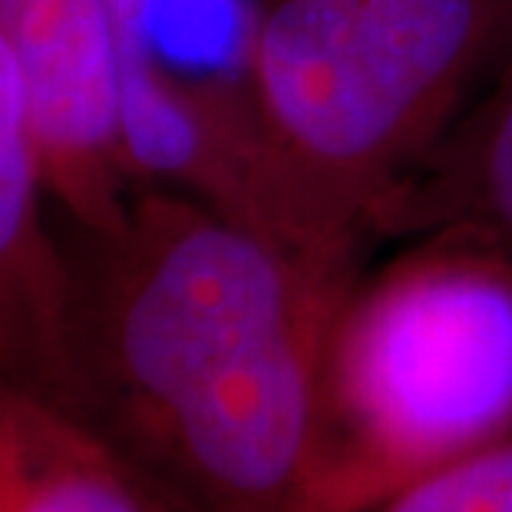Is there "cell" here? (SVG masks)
Returning a JSON list of instances; mask_svg holds the SVG:
<instances>
[{
	"label": "cell",
	"mask_w": 512,
	"mask_h": 512,
	"mask_svg": "<svg viewBox=\"0 0 512 512\" xmlns=\"http://www.w3.org/2000/svg\"><path fill=\"white\" fill-rule=\"evenodd\" d=\"M367 512H512V433L413 479Z\"/></svg>",
	"instance_id": "obj_8"
},
{
	"label": "cell",
	"mask_w": 512,
	"mask_h": 512,
	"mask_svg": "<svg viewBox=\"0 0 512 512\" xmlns=\"http://www.w3.org/2000/svg\"><path fill=\"white\" fill-rule=\"evenodd\" d=\"M479 199L512 252V83L496 100L479 146Z\"/></svg>",
	"instance_id": "obj_9"
},
{
	"label": "cell",
	"mask_w": 512,
	"mask_h": 512,
	"mask_svg": "<svg viewBox=\"0 0 512 512\" xmlns=\"http://www.w3.org/2000/svg\"><path fill=\"white\" fill-rule=\"evenodd\" d=\"M17 390L0 384V512H17Z\"/></svg>",
	"instance_id": "obj_10"
},
{
	"label": "cell",
	"mask_w": 512,
	"mask_h": 512,
	"mask_svg": "<svg viewBox=\"0 0 512 512\" xmlns=\"http://www.w3.org/2000/svg\"><path fill=\"white\" fill-rule=\"evenodd\" d=\"M17 512H192L67 413L17 390Z\"/></svg>",
	"instance_id": "obj_7"
},
{
	"label": "cell",
	"mask_w": 512,
	"mask_h": 512,
	"mask_svg": "<svg viewBox=\"0 0 512 512\" xmlns=\"http://www.w3.org/2000/svg\"><path fill=\"white\" fill-rule=\"evenodd\" d=\"M0 384L63 410L70 394V265L30 93L0 37Z\"/></svg>",
	"instance_id": "obj_6"
},
{
	"label": "cell",
	"mask_w": 512,
	"mask_h": 512,
	"mask_svg": "<svg viewBox=\"0 0 512 512\" xmlns=\"http://www.w3.org/2000/svg\"><path fill=\"white\" fill-rule=\"evenodd\" d=\"M0 37L24 73L63 232H113L146 182L129 166L119 123L110 0H0Z\"/></svg>",
	"instance_id": "obj_5"
},
{
	"label": "cell",
	"mask_w": 512,
	"mask_h": 512,
	"mask_svg": "<svg viewBox=\"0 0 512 512\" xmlns=\"http://www.w3.org/2000/svg\"><path fill=\"white\" fill-rule=\"evenodd\" d=\"M512 433V252L433 245L347 291L304 512H367Z\"/></svg>",
	"instance_id": "obj_2"
},
{
	"label": "cell",
	"mask_w": 512,
	"mask_h": 512,
	"mask_svg": "<svg viewBox=\"0 0 512 512\" xmlns=\"http://www.w3.org/2000/svg\"><path fill=\"white\" fill-rule=\"evenodd\" d=\"M129 166L225 215L275 192L285 152L258 96L252 0H110Z\"/></svg>",
	"instance_id": "obj_4"
},
{
	"label": "cell",
	"mask_w": 512,
	"mask_h": 512,
	"mask_svg": "<svg viewBox=\"0 0 512 512\" xmlns=\"http://www.w3.org/2000/svg\"><path fill=\"white\" fill-rule=\"evenodd\" d=\"M503 20V0H281L261 20L271 133L357 219L433 126Z\"/></svg>",
	"instance_id": "obj_3"
},
{
	"label": "cell",
	"mask_w": 512,
	"mask_h": 512,
	"mask_svg": "<svg viewBox=\"0 0 512 512\" xmlns=\"http://www.w3.org/2000/svg\"><path fill=\"white\" fill-rule=\"evenodd\" d=\"M60 238V413L192 512H304L328 341L354 268L162 185H143L113 232Z\"/></svg>",
	"instance_id": "obj_1"
}]
</instances>
